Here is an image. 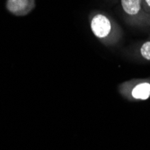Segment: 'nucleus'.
Segmentation results:
<instances>
[{"instance_id": "nucleus-1", "label": "nucleus", "mask_w": 150, "mask_h": 150, "mask_svg": "<svg viewBox=\"0 0 150 150\" xmlns=\"http://www.w3.org/2000/svg\"><path fill=\"white\" fill-rule=\"evenodd\" d=\"M91 30L97 38H106L112 31L111 22L105 16L99 13L93 17L91 21Z\"/></svg>"}, {"instance_id": "nucleus-2", "label": "nucleus", "mask_w": 150, "mask_h": 150, "mask_svg": "<svg viewBox=\"0 0 150 150\" xmlns=\"http://www.w3.org/2000/svg\"><path fill=\"white\" fill-rule=\"evenodd\" d=\"M35 7V0H7V10L17 16L28 15Z\"/></svg>"}, {"instance_id": "nucleus-3", "label": "nucleus", "mask_w": 150, "mask_h": 150, "mask_svg": "<svg viewBox=\"0 0 150 150\" xmlns=\"http://www.w3.org/2000/svg\"><path fill=\"white\" fill-rule=\"evenodd\" d=\"M142 0H120L123 11L129 16H136L141 9Z\"/></svg>"}, {"instance_id": "nucleus-4", "label": "nucleus", "mask_w": 150, "mask_h": 150, "mask_svg": "<svg viewBox=\"0 0 150 150\" xmlns=\"http://www.w3.org/2000/svg\"><path fill=\"white\" fill-rule=\"evenodd\" d=\"M132 96L135 99L146 100L150 96V84L142 83L135 86L132 90Z\"/></svg>"}, {"instance_id": "nucleus-5", "label": "nucleus", "mask_w": 150, "mask_h": 150, "mask_svg": "<svg viewBox=\"0 0 150 150\" xmlns=\"http://www.w3.org/2000/svg\"><path fill=\"white\" fill-rule=\"evenodd\" d=\"M140 53H141V56L145 59L150 60V42H146L141 46Z\"/></svg>"}, {"instance_id": "nucleus-6", "label": "nucleus", "mask_w": 150, "mask_h": 150, "mask_svg": "<svg viewBox=\"0 0 150 150\" xmlns=\"http://www.w3.org/2000/svg\"><path fill=\"white\" fill-rule=\"evenodd\" d=\"M145 2H146V4L150 7V0H145Z\"/></svg>"}]
</instances>
